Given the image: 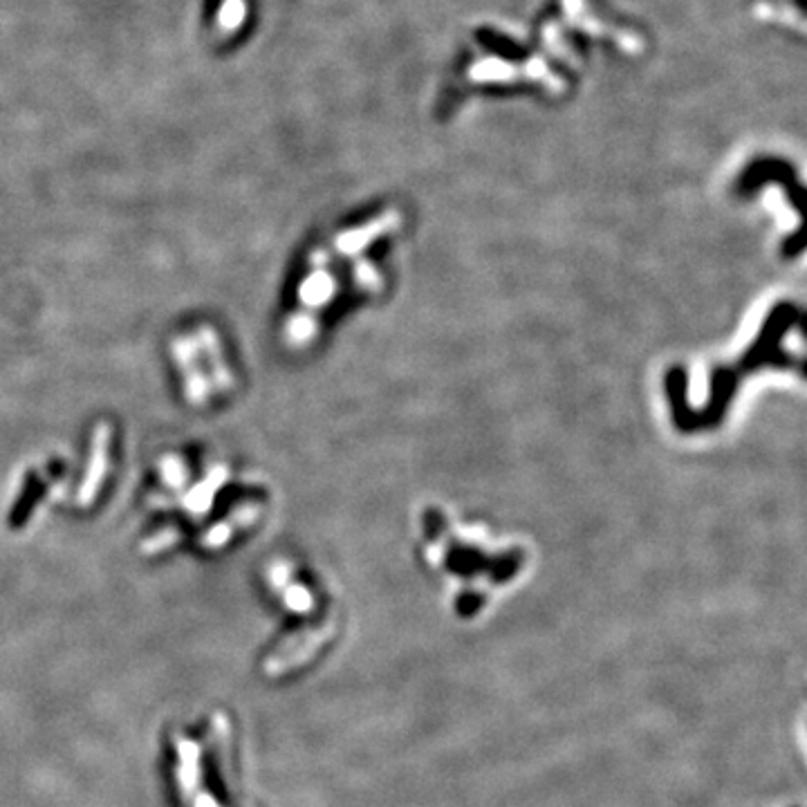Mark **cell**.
Masks as SVG:
<instances>
[{"mask_svg":"<svg viewBox=\"0 0 807 807\" xmlns=\"http://www.w3.org/2000/svg\"><path fill=\"white\" fill-rule=\"evenodd\" d=\"M171 774L180 807H254L238 767L236 734L220 711L169 736Z\"/></svg>","mask_w":807,"mask_h":807,"instance_id":"obj_1","label":"cell"}]
</instances>
